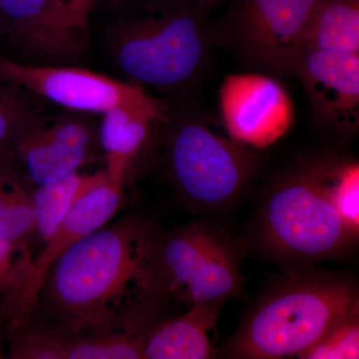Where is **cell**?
<instances>
[{
	"instance_id": "cell-2",
	"label": "cell",
	"mask_w": 359,
	"mask_h": 359,
	"mask_svg": "<svg viewBox=\"0 0 359 359\" xmlns=\"http://www.w3.org/2000/svg\"><path fill=\"white\" fill-rule=\"evenodd\" d=\"M359 311L356 283L311 268L290 271L245 314L223 347L224 358H299L330 328Z\"/></svg>"
},
{
	"instance_id": "cell-10",
	"label": "cell",
	"mask_w": 359,
	"mask_h": 359,
	"mask_svg": "<svg viewBox=\"0 0 359 359\" xmlns=\"http://www.w3.org/2000/svg\"><path fill=\"white\" fill-rule=\"evenodd\" d=\"M219 110L233 140L263 149L289 131L294 119L292 99L276 80L244 73L224 78Z\"/></svg>"
},
{
	"instance_id": "cell-21",
	"label": "cell",
	"mask_w": 359,
	"mask_h": 359,
	"mask_svg": "<svg viewBox=\"0 0 359 359\" xmlns=\"http://www.w3.org/2000/svg\"><path fill=\"white\" fill-rule=\"evenodd\" d=\"M332 199L342 221L354 236L359 235V165L337 161Z\"/></svg>"
},
{
	"instance_id": "cell-9",
	"label": "cell",
	"mask_w": 359,
	"mask_h": 359,
	"mask_svg": "<svg viewBox=\"0 0 359 359\" xmlns=\"http://www.w3.org/2000/svg\"><path fill=\"white\" fill-rule=\"evenodd\" d=\"M318 0H231V13L245 52L266 68L292 72Z\"/></svg>"
},
{
	"instance_id": "cell-25",
	"label": "cell",
	"mask_w": 359,
	"mask_h": 359,
	"mask_svg": "<svg viewBox=\"0 0 359 359\" xmlns=\"http://www.w3.org/2000/svg\"><path fill=\"white\" fill-rule=\"evenodd\" d=\"M98 0H66L68 8L79 21L80 25L88 26L89 14Z\"/></svg>"
},
{
	"instance_id": "cell-28",
	"label": "cell",
	"mask_w": 359,
	"mask_h": 359,
	"mask_svg": "<svg viewBox=\"0 0 359 359\" xmlns=\"http://www.w3.org/2000/svg\"><path fill=\"white\" fill-rule=\"evenodd\" d=\"M112 1L116 2L118 6H122V4H131V2L140 1V0H112ZM192 1L198 2V4H203V6H210L217 0H192Z\"/></svg>"
},
{
	"instance_id": "cell-27",
	"label": "cell",
	"mask_w": 359,
	"mask_h": 359,
	"mask_svg": "<svg viewBox=\"0 0 359 359\" xmlns=\"http://www.w3.org/2000/svg\"><path fill=\"white\" fill-rule=\"evenodd\" d=\"M7 321V316L6 311H4V304L0 308V358H4V353H2V334H4V330L2 327L6 325Z\"/></svg>"
},
{
	"instance_id": "cell-22",
	"label": "cell",
	"mask_w": 359,
	"mask_h": 359,
	"mask_svg": "<svg viewBox=\"0 0 359 359\" xmlns=\"http://www.w3.org/2000/svg\"><path fill=\"white\" fill-rule=\"evenodd\" d=\"M9 346L13 359H65L62 339L32 328H18Z\"/></svg>"
},
{
	"instance_id": "cell-7",
	"label": "cell",
	"mask_w": 359,
	"mask_h": 359,
	"mask_svg": "<svg viewBox=\"0 0 359 359\" xmlns=\"http://www.w3.org/2000/svg\"><path fill=\"white\" fill-rule=\"evenodd\" d=\"M0 26L22 62L75 65L88 52L87 27L65 0H0Z\"/></svg>"
},
{
	"instance_id": "cell-19",
	"label": "cell",
	"mask_w": 359,
	"mask_h": 359,
	"mask_svg": "<svg viewBox=\"0 0 359 359\" xmlns=\"http://www.w3.org/2000/svg\"><path fill=\"white\" fill-rule=\"evenodd\" d=\"M102 115L98 135L104 156L133 160L147 140L152 122L123 108H115Z\"/></svg>"
},
{
	"instance_id": "cell-23",
	"label": "cell",
	"mask_w": 359,
	"mask_h": 359,
	"mask_svg": "<svg viewBox=\"0 0 359 359\" xmlns=\"http://www.w3.org/2000/svg\"><path fill=\"white\" fill-rule=\"evenodd\" d=\"M34 230L32 201L0 205V237L20 240Z\"/></svg>"
},
{
	"instance_id": "cell-3",
	"label": "cell",
	"mask_w": 359,
	"mask_h": 359,
	"mask_svg": "<svg viewBox=\"0 0 359 359\" xmlns=\"http://www.w3.org/2000/svg\"><path fill=\"white\" fill-rule=\"evenodd\" d=\"M104 33L106 55L128 83L173 89L190 81L207 52L204 11L192 0H140Z\"/></svg>"
},
{
	"instance_id": "cell-12",
	"label": "cell",
	"mask_w": 359,
	"mask_h": 359,
	"mask_svg": "<svg viewBox=\"0 0 359 359\" xmlns=\"http://www.w3.org/2000/svg\"><path fill=\"white\" fill-rule=\"evenodd\" d=\"M108 174V173H107ZM125 178L111 176L90 189L65 215L41 252L33 259L32 311L42 278L66 250L110 223L123 201Z\"/></svg>"
},
{
	"instance_id": "cell-8",
	"label": "cell",
	"mask_w": 359,
	"mask_h": 359,
	"mask_svg": "<svg viewBox=\"0 0 359 359\" xmlns=\"http://www.w3.org/2000/svg\"><path fill=\"white\" fill-rule=\"evenodd\" d=\"M98 131L99 125L87 116L39 114L11 141L26 176L39 187L75 173L93 159L101 149Z\"/></svg>"
},
{
	"instance_id": "cell-24",
	"label": "cell",
	"mask_w": 359,
	"mask_h": 359,
	"mask_svg": "<svg viewBox=\"0 0 359 359\" xmlns=\"http://www.w3.org/2000/svg\"><path fill=\"white\" fill-rule=\"evenodd\" d=\"M37 115L36 109L26 100L0 111V146L11 141L21 127Z\"/></svg>"
},
{
	"instance_id": "cell-6",
	"label": "cell",
	"mask_w": 359,
	"mask_h": 359,
	"mask_svg": "<svg viewBox=\"0 0 359 359\" xmlns=\"http://www.w3.org/2000/svg\"><path fill=\"white\" fill-rule=\"evenodd\" d=\"M0 81L74 112L104 114L123 108L152 123L168 120L166 103L138 85L75 65H37L0 57Z\"/></svg>"
},
{
	"instance_id": "cell-18",
	"label": "cell",
	"mask_w": 359,
	"mask_h": 359,
	"mask_svg": "<svg viewBox=\"0 0 359 359\" xmlns=\"http://www.w3.org/2000/svg\"><path fill=\"white\" fill-rule=\"evenodd\" d=\"M148 327H135L61 337L65 344V359L144 358V337Z\"/></svg>"
},
{
	"instance_id": "cell-17",
	"label": "cell",
	"mask_w": 359,
	"mask_h": 359,
	"mask_svg": "<svg viewBox=\"0 0 359 359\" xmlns=\"http://www.w3.org/2000/svg\"><path fill=\"white\" fill-rule=\"evenodd\" d=\"M107 177L106 170L92 175H80L75 172L36 187L30 197L34 211V230L40 238L46 242L72 205Z\"/></svg>"
},
{
	"instance_id": "cell-13",
	"label": "cell",
	"mask_w": 359,
	"mask_h": 359,
	"mask_svg": "<svg viewBox=\"0 0 359 359\" xmlns=\"http://www.w3.org/2000/svg\"><path fill=\"white\" fill-rule=\"evenodd\" d=\"M226 301L199 302L181 316L150 325L144 337V358H215L211 332Z\"/></svg>"
},
{
	"instance_id": "cell-29",
	"label": "cell",
	"mask_w": 359,
	"mask_h": 359,
	"mask_svg": "<svg viewBox=\"0 0 359 359\" xmlns=\"http://www.w3.org/2000/svg\"><path fill=\"white\" fill-rule=\"evenodd\" d=\"M0 34H1V26H0Z\"/></svg>"
},
{
	"instance_id": "cell-11",
	"label": "cell",
	"mask_w": 359,
	"mask_h": 359,
	"mask_svg": "<svg viewBox=\"0 0 359 359\" xmlns=\"http://www.w3.org/2000/svg\"><path fill=\"white\" fill-rule=\"evenodd\" d=\"M323 124L349 131L359 121V53L304 49L294 67Z\"/></svg>"
},
{
	"instance_id": "cell-15",
	"label": "cell",
	"mask_w": 359,
	"mask_h": 359,
	"mask_svg": "<svg viewBox=\"0 0 359 359\" xmlns=\"http://www.w3.org/2000/svg\"><path fill=\"white\" fill-rule=\"evenodd\" d=\"M243 287L237 249L221 233L181 297L189 306L219 299L228 302L242 292Z\"/></svg>"
},
{
	"instance_id": "cell-5",
	"label": "cell",
	"mask_w": 359,
	"mask_h": 359,
	"mask_svg": "<svg viewBox=\"0 0 359 359\" xmlns=\"http://www.w3.org/2000/svg\"><path fill=\"white\" fill-rule=\"evenodd\" d=\"M245 145L203 123L176 125L168 137V175L176 193L198 209L228 207L244 190L254 167Z\"/></svg>"
},
{
	"instance_id": "cell-16",
	"label": "cell",
	"mask_w": 359,
	"mask_h": 359,
	"mask_svg": "<svg viewBox=\"0 0 359 359\" xmlns=\"http://www.w3.org/2000/svg\"><path fill=\"white\" fill-rule=\"evenodd\" d=\"M33 259L23 238L0 237V295L13 330L25 327L32 313Z\"/></svg>"
},
{
	"instance_id": "cell-20",
	"label": "cell",
	"mask_w": 359,
	"mask_h": 359,
	"mask_svg": "<svg viewBox=\"0 0 359 359\" xmlns=\"http://www.w3.org/2000/svg\"><path fill=\"white\" fill-rule=\"evenodd\" d=\"M302 359L359 358V311L347 318L320 337L313 346L299 354Z\"/></svg>"
},
{
	"instance_id": "cell-26",
	"label": "cell",
	"mask_w": 359,
	"mask_h": 359,
	"mask_svg": "<svg viewBox=\"0 0 359 359\" xmlns=\"http://www.w3.org/2000/svg\"><path fill=\"white\" fill-rule=\"evenodd\" d=\"M18 90V87L0 81V111L25 101V97L21 95Z\"/></svg>"
},
{
	"instance_id": "cell-14",
	"label": "cell",
	"mask_w": 359,
	"mask_h": 359,
	"mask_svg": "<svg viewBox=\"0 0 359 359\" xmlns=\"http://www.w3.org/2000/svg\"><path fill=\"white\" fill-rule=\"evenodd\" d=\"M304 49L359 53V0H318Z\"/></svg>"
},
{
	"instance_id": "cell-4",
	"label": "cell",
	"mask_w": 359,
	"mask_h": 359,
	"mask_svg": "<svg viewBox=\"0 0 359 359\" xmlns=\"http://www.w3.org/2000/svg\"><path fill=\"white\" fill-rule=\"evenodd\" d=\"M337 161L292 168L271 186L257 219L261 249L289 271L346 254L358 237L347 229L332 199Z\"/></svg>"
},
{
	"instance_id": "cell-1",
	"label": "cell",
	"mask_w": 359,
	"mask_h": 359,
	"mask_svg": "<svg viewBox=\"0 0 359 359\" xmlns=\"http://www.w3.org/2000/svg\"><path fill=\"white\" fill-rule=\"evenodd\" d=\"M158 243L145 222L126 217L73 245L45 273L25 327L69 337L138 327L165 294Z\"/></svg>"
}]
</instances>
